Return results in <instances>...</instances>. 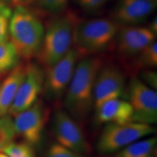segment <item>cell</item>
<instances>
[{"label":"cell","mask_w":157,"mask_h":157,"mask_svg":"<svg viewBox=\"0 0 157 157\" xmlns=\"http://www.w3.org/2000/svg\"><path fill=\"white\" fill-rule=\"evenodd\" d=\"M45 72L40 65H26L25 76L13 100L9 112L15 116L28 109L38 100L43 92Z\"/></svg>","instance_id":"obj_10"},{"label":"cell","mask_w":157,"mask_h":157,"mask_svg":"<svg viewBox=\"0 0 157 157\" xmlns=\"http://www.w3.org/2000/svg\"><path fill=\"white\" fill-rule=\"evenodd\" d=\"M0 157H7V156L5 154H4V153L0 152Z\"/></svg>","instance_id":"obj_29"},{"label":"cell","mask_w":157,"mask_h":157,"mask_svg":"<svg viewBox=\"0 0 157 157\" xmlns=\"http://www.w3.org/2000/svg\"><path fill=\"white\" fill-rule=\"evenodd\" d=\"M156 35L148 27L121 26L116 34L115 48L122 58H134L145 48L156 41Z\"/></svg>","instance_id":"obj_12"},{"label":"cell","mask_w":157,"mask_h":157,"mask_svg":"<svg viewBox=\"0 0 157 157\" xmlns=\"http://www.w3.org/2000/svg\"><path fill=\"white\" fill-rule=\"evenodd\" d=\"M135 66L138 68L153 69L157 66V42L150 44L136 56H135Z\"/></svg>","instance_id":"obj_18"},{"label":"cell","mask_w":157,"mask_h":157,"mask_svg":"<svg viewBox=\"0 0 157 157\" xmlns=\"http://www.w3.org/2000/svg\"><path fill=\"white\" fill-rule=\"evenodd\" d=\"M2 151L7 157H36L32 145L26 142H12Z\"/></svg>","instance_id":"obj_20"},{"label":"cell","mask_w":157,"mask_h":157,"mask_svg":"<svg viewBox=\"0 0 157 157\" xmlns=\"http://www.w3.org/2000/svg\"><path fill=\"white\" fill-rule=\"evenodd\" d=\"M35 1H36V0H14L12 4L14 5L15 7H19V6L26 7V6L33 3Z\"/></svg>","instance_id":"obj_26"},{"label":"cell","mask_w":157,"mask_h":157,"mask_svg":"<svg viewBox=\"0 0 157 157\" xmlns=\"http://www.w3.org/2000/svg\"><path fill=\"white\" fill-rule=\"evenodd\" d=\"M0 2H1V1H0Z\"/></svg>","instance_id":"obj_30"},{"label":"cell","mask_w":157,"mask_h":157,"mask_svg":"<svg viewBox=\"0 0 157 157\" xmlns=\"http://www.w3.org/2000/svg\"><path fill=\"white\" fill-rule=\"evenodd\" d=\"M156 7L157 0H118L111 19L121 26L137 25L146 21Z\"/></svg>","instance_id":"obj_13"},{"label":"cell","mask_w":157,"mask_h":157,"mask_svg":"<svg viewBox=\"0 0 157 157\" xmlns=\"http://www.w3.org/2000/svg\"><path fill=\"white\" fill-rule=\"evenodd\" d=\"M16 135L13 119L7 115L0 117V152L13 142Z\"/></svg>","instance_id":"obj_19"},{"label":"cell","mask_w":157,"mask_h":157,"mask_svg":"<svg viewBox=\"0 0 157 157\" xmlns=\"http://www.w3.org/2000/svg\"><path fill=\"white\" fill-rule=\"evenodd\" d=\"M46 157H85L84 154L66 148L58 143H53L49 148Z\"/></svg>","instance_id":"obj_23"},{"label":"cell","mask_w":157,"mask_h":157,"mask_svg":"<svg viewBox=\"0 0 157 157\" xmlns=\"http://www.w3.org/2000/svg\"><path fill=\"white\" fill-rule=\"evenodd\" d=\"M19 58L16 49L11 42L0 43V74L13 70L18 65Z\"/></svg>","instance_id":"obj_17"},{"label":"cell","mask_w":157,"mask_h":157,"mask_svg":"<svg viewBox=\"0 0 157 157\" xmlns=\"http://www.w3.org/2000/svg\"><path fill=\"white\" fill-rule=\"evenodd\" d=\"M121 27L111 18L78 19L74 32L73 48L82 57L105 50Z\"/></svg>","instance_id":"obj_4"},{"label":"cell","mask_w":157,"mask_h":157,"mask_svg":"<svg viewBox=\"0 0 157 157\" xmlns=\"http://www.w3.org/2000/svg\"><path fill=\"white\" fill-rule=\"evenodd\" d=\"M26 66L17 65L0 84V117L9 112L13 100L25 76Z\"/></svg>","instance_id":"obj_15"},{"label":"cell","mask_w":157,"mask_h":157,"mask_svg":"<svg viewBox=\"0 0 157 157\" xmlns=\"http://www.w3.org/2000/svg\"><path fill=\"white\" fill-rule=\"evenodd\" d=\"M52 128L58 144L82 154L90 153V146L84 132L67 111L57 110L52 117Z\"/></svg>","instance_id":"obj_8"},{"label":"cell","mask_w":157,"mask_h":157,"mask_svg":"<svg viewBox=\"0 0 157 157\" xmlns=\"http://www.w3.org/2000/svg\"><path fill=\"white\" fill-rule=\"evenodd\" d=\"M79 19L71 10L54 15L44 27L40 51L36 58L45 70L63 58L73 46L75 25Z\"/></svg>","instance_id":"obj_2"},{"label":"cell","mask_w":157,"mask_h":157,"mask_svg":"<svg viewBox=\"0 0 157 157\" xmlns=\"http://www.w3.org/2000/svg\"><path fill=\"white\" fill-rule=\"evenodd\" d=\"M95 111L98 123L121 124L132 121V106L128 101L119 98L105 101Z\"/></svg>","instance_id":"obj_14"},{"label":"cell","mask_w":157,"mask_h":157,"mask_svg":"<svg viewBox=\"0 0 157 157\" xmlns=\"http://www.w3.org/2000/svg\"><path fill=\"white\" fill-rule=\"evenodd\" d=\"M44 25L36 12L26 7H15L9 24V37L19 57L29 60L38 56Z\"/></svg>","instance_id":"obj_3"},{"label":"cell","mask_w":157,"mask_h":157,"mask_svg":"<svg viewBox=\"0 0 157 157\" xmlns=\"http://www.w3.org/2000/svg\"><path fill=\"white\" fill-rule=\"evenodd\" d=\"M142 81L146 84L148 87L154 90L156 89L157 85V75L156 73L154 71L148 70L145 71L143 74V80Z\"/></svg>","instance_id":"obj_25"},{"label":"cell","mask_w":157,"mask_h":157,"mask_svg":"<svg viewBox=\"0 0 157 157\" xmlns=\"http://www.w3.org/2000/svg\"><path fill=\"white\" fill-rule=\"evenodd\" d=\"M69 0H36L37 6L46 14L56 15L66 10Z\"/></svg>","instance_id":"obj_21"},{"label":"cell","mask_w":157,"mask_h":157,"mask_svg":"<svg viewBox=\"0 0 157 157\" xmlns=\"http://www.w3.org/2000/svg\"><path fill=\"white\" fill-rule=\"evenodd\" d=\"M129 103L133 111L132 121L153 125L157 121V93L138 78L128 85Z\"/></svg>","instance_id":"obj_7"},{"label":"cell","mask_w":157,"mask_h":157,"mask_svg":"<svg viewBox=\"0 0 157 157\" xmlns=\"http://www.w3.org/2000/svg\"><path fill=\"white\" fill-rule=\"evenodd\" d=\"M156 145V137H145L121 149L114 157H153Z\"/></svg>","instance_id":"obj_16"},{"label":"cell","mask_w":157,"mask_h":157,"mask_svg":"<svg viewBox=\"0 0 157 157\" xmlns=\"http://www.w3.org/2000/svg\"><path fill=\"white\" fill-rule=\"evenodd\" d=\"M103 66L98 56L83 57L78 60L65 93L64 105L75 119H83L93 107V93L98 74Z\"/></svg>","instance_id":"obj_1"},{"label":"cell","mask_w":157,"mask_h":157,"mask_svg":"<svg viewBox=\"0 0 157 157\" xmlns=\"http://www.w3.org/2000/svg\"><path fill=\"white\" fill-rule=\"evenodd\" d=\"M15 117L16 134L32 146L40 142L50 117V111L44 102L37 100L30 108Z\"/></svg>","instance_id":"obj_9"},{"label":"cell","mask_w":157,"mask_h":157,"mask_svg":"<svg viewBox=\"0 0 157 157\" xmlns=\"http://www.w3.org/2000/svg\"><path fill=\"white\" fill-rule=\"evenodd\" d=\"M12 10L7 4L0 2V43L8 41L9 24Z\"/></svg>","instance_id":"obj_22"},{"label":"cell","mask_w":157,"mask_h":157,"mask_svg":"<svg viewBox=\"0 0 157 157\" xmlns=\"http://www.w3.org/2000/svg\"><path fill=\"white\" fill-rule=\"evenodd\" d=\"M156 129L147 124L131 122L107 124L100 135L97 149L101 154L118 152L131 143L154 134Z\"/></svg>","instance_id":"obj_5"},{"label":"cell","mask_w":157,"mask_h":157,"mask_svg":"<svg viewBox=\"0 0 157 157\" xmlns=\"http://www.w3.org/2000/svg\"><path fill=\"white\" fill-rule=\"evenodd\" d=\"M125 87V76L119 66H103L98 72L94 87L93 107L97 109L105 101L119 98Z\"/></svg>","instance_id":"obj_11"},{"label":"cell","mask_w":157,"mask_h":157,"mask_svg":"<svg viewBox=\"0 0 157 157\" xmlns=\"http://www.w3.org/2000/svg\"><path fill=\"white\" fill-rule=\"evenodd\" d=\"M81 54L72 48L59 61L45 71L43 92L48 100L60 99L66 93Z\"/></svg>","instance_id":"obj_6"},{"label":"cell","mask_w":157,"mask_h":157,"mask_svg":"<svg viewBox=\"0 0 157 157\" xmlns=\"http://www.w3.org/2000/svg\"><path fill=\"white\" fill-rule=\"evenodd\" d=\"M110 0H76L78 5L84 10L95 11L101 9Z\"/></svg>","instance_id":"obj_24"},{"label":"cell","mask_w":157,"mask_h":157,"mask_svg":"<svg viewBox=\"0 0 157 157\" xmlns=\"http://www.w3.org/2000/svg\"><path fill=\"white\" fill-rule=\"evenodd\" d=\"M148 28L150 29L151 31L154 33V34L157 35V17L156 16H155L153 20L151 21V22L150 23V25Z\"/></svg>","instance_id":"obj_27"},{"label":"cell","mask_w":157,"mask_h":157,"mask_svg":"<svg viewBox=\"0 0 157 157\" xmlns=\"http://www.w3.org/2000/svg\"><path fill=\"white\" fill-rule=\"evenodd\" d=\"M0 1L2 2L5 4H7V3H12L14 0H0Z\"/></svg>","instance_id":"obj_28"}]
</instances>
